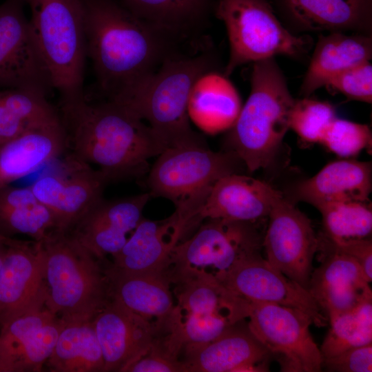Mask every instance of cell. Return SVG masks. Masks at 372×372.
Listing matches in <instances>:
<instances>
[{
	"instance_id": "1",
	"label": "cell",
	"mask_w": 372,
	"mask_h": 372,
	"mask_svg": "<svg viewBox=\"0 0 372 372\" xmlns=\"http://www.w3.org/2000/svg\"><path fill=\"white\" fill-rule=\"evenodd\" d=\"M60 110L70 154L96 166L109 183L141 177L148 160L167 148L142 119L112 101L86 96Z\"/></svg>"
},
{
	"instance_id": "2",
	"label": "cell",
	"mask_w": 372,
	"mask_h": 372,
	"mask_svg": "<svg viewBox=\"0 0 372 372\" xmlns=\"http://www.w3.org/2000/svg\"><path fill=\"white\" fill-rule=\"evenodd\" d=\"M87 56L99 95L110 99L152 74L169 51V37L116 0H84Z\"/></svg>"
},
{
	"instance_id": "3",
	"label": "cell",
	"mask_w": 372,
	"mask_h": 372,
	"mask_svg": "<svg viewBox=\"0 0 372 372\" xmlns=\"http://www.w3.org/2000/svg\"><path fill=\"white\" fill-rule=\"evenodd\" d=\"M215 65L209 52L191 56L171 54L152 74L109 101L147 121L167 148L206 144L190 127L187 105L198 79Z\"/></svg>"
},
{
	"instance_id": "4",
	"label": "cell",
	"mask_w": 372,
	"mask_h": 372,
	"mask_svg": "<svg viewBox=\"0 0 372 372\" xmlns=\"http://www.w3.org/2000/svg\"><path fill=\"white\" fill-rule=\"evenodd\" d=\"M253 63L250 94L225 140V150L234 152L250 173L274 162L296 100L275 58Z\"/></svg>"
},
{
	"instance_id": "5",
	"label": "cell",
	"mask_w": 372,
	"mask_h": 372,
	"mask_svg": "<svg viewBox=\"0 0 372 372\" xmlns=\"http://www.w3.org/2000/svg\"><path fill=\"white\" fill-rule=\"evenodd\" d=\"M39 242L45 306L65 322L92 320L110 297L101 259L67 232L55 230Z\"/></svg>"
},
{
	"instance_id": "6",
	"label": "cell",
	"mask_w": 372,
	"mask_h": 372,
	"mask_svg": "<svg viewBox=\"0 0 372 372\" xmlns=\"http://www.w3.org/2000/svg\"><path fill=\"white\" fill-rule=\"evenodd\" d=\"M30 10L31 30L61 105L86 97L84 0H22Z\"/></svg>"
},
{
	"instance_id": "7",
	"label": "cell",
	"mask_w": 372,
	"mask_h": 372,
	"mask_svg": "<svg viewBox=\"0 0 372 372\" xmlns=\"http://www.w3.org/2000/svg\"><path fill=\"white\" fill-rule=\"evenodd\" d=\"M245 167L233 152H213L206 144L168 147L148 171L146 183L152 197L172 201L176 211L196 226V216L221 178Z\"/></svg>"
},
{
	"instance_id": "8",
	"label": "cell",
	"mask_w": 372,
	"mask_h": 372,
	"mask_svg": "<svg viewBox=\"0 0 372 372\" xmlns=\"http://www.w3.org/2000/svg\"><path fill=\"white\" fill-rule=\"evenodd\" d=\"M213 9L229 39L226 76L242 65L277 55L304 60L313 46L311 37L294 34L282 24L269 0H214Z\"/></svg>"
},
{
	"instance_id": "9",
	"label": "cell",
	"mask_w": 372,
	"mask_h": 372,
	"mask_svg": "<svg viewBox=\"0 0 372 372\" xmlns=\"http://www.w3.org/2000/svg\"><path fill=\"white\" fill-rule=\"evenodd\" d=\"M262 222L207 219L174 249L165 270L170 282L220 279L241 258L260 251Z\"/></svg>"
},
{
	"instance_id": "10",
	"label": "cell",
	"mask_w": 372,
	"mask_h": 372,
	"mask_svg": "<svg viewBox=\"0 0 372 372\" xmlns=\"http://www.w3.org/2000/svg\"><path fill=\"white\" fill-rule=\"evenodd\" d=\"M248 327L287 372L322 371V357L309 330L311 318L293 307L251 302Z\"/></svg>"
},
{
	"instance_id": "11",
	"label": "cell",
	"mask_w": 372,
	"mask_h": 372,
	"mask_svg": "<svg viewBox=\"0 0 372 372\" xmlns=\"http://www.w3.org/2000/svg\"><path fill=\"white\" fill-rule=\"evenodd\" d=\"M267 219L262 240L266 260L308 290L318 248L310 219L282 195L273 205Z\"/></svg>"
},
{
	"instance_id": "12",
	"label": "cell",
	"mask_w": 372,
	"mask_h": 372,
	"mask_svg": "<svg viewBox=\"0 0 372 372\" xmlns=\"http://www.w3.org/2000/svg\"><path fill=\"white\" fill-rule=\"evenodd\" d=\"M22 3L6 0L0 6V87L48 95L54 90L51 76Z\"/></svg>"
},
{
	"instance_id": "13",
	"label": "cell",
	"mask_w": 372,
	"mask_h": 372,
	"mask_svg": "<svg viewBox=\"0 0 372 372\" xmlns=\"http://www.w3.org/2000/svg\"><path fill=\"white\" fill-rule=\"evenodd\" d=\"M65 172L41 176L30 186L36 197L52 214L56 231L67 232L97 203L109 182L96 169L71 154Z\"/></svg>"
},
{
	"instance_id": "14",
	"label": "cell",
	"mask_w": 372,
	"mask_h": 372,
	"mask_svg": "<svg viewBox=\"0 0 372 372\" xmlns=\"http://www.w3.org/2000/svg\"><path fill=\"white\" fill-rule=\"evenodd\" d=\"M220 283L250 302H265L298 309L314 325L327 326V316L309 291L289 279L262 257L260 251L238 260Z\"/></svg>"
},
{
	"instance_id": "15",
	"label": "cell",
	"mask_w": 372,
	"mask_h": 372,
	"mask_svg": "<svg viewBox=\"0 0 372 372\" xmlns=\"http://www.w3.org/2000/svg\"><path fill=\"white\" fill-rule=\"evenodd\" d=\"M46 298L41 242L8 245L0 270V329L12 320L43 308Z\"/></svg>"
},
{
	"instance_id": "16",
	"label": "cell",
	"mask_w": 372,
	"mask_h": 372,
	"mask_svg": "<svg viewBox=\"0 0 372 372\" xmlns=\"http://www.w3.org/2000/svg\"><path fill=\"white\" fill-rule=\"evenodd\" d=\"M149 192L115 200L104 198L68 231L99 259L118 253L143 220Z\"/></svg>"
},
{
	"instance_id": "17",
	"label": "cell",
	"mask_w": 372,
	"mask_h": 372,
	"mask_svg": "<svg viewBox=\"0 0 372 372\" xmlns=\"http://www.w3.org/2000/svg\"><path fill=\"white\" fill-rule=\"evenodd\" d=\"M64 321L46 307L0 329V372H37L50 356Z\"/></svg>"
},
{
	"instance_id": "18",
	"label": "cell",
	"mask_w": 372,
	"mask_h": 372,
	"mask_svg": "<svg viewBox=\"0 0 372 372\" xmlns=\"http://www.w3.org/2000/svg\"><path fill=\"white\" fill-rule=\"evenodd\" d=\"M320 265L313 270L308 291L328 320L372 300L369 282L358 263L318 240Z\"/></svg>"
},
{
	"instance_id": "19",
	"label": "cell",
	"mask_w": 372,
	"mask_h": 372,
	"mask_svg": "<svg viewBox=\"0 0 372 372\" xmlns=\"http://www.w3.org/2000/svg\"><path fill=\"white\" fill-rule=\"evenodd\" d=\"M294 34L351 31L371 35L372 0H269Z\"/></svg>"
},
{
	"instance_id": "20",
	"label": "cell",
	"mask_w": 372,
	"mask_h": 372,
	"mask_svg": "<svg viewBox=\"0 0 372 372\" xmlns=\"http://www.w3.org/2000/svg\"><path fill=\"white\" fill-rule=\"evenodd\" d=\"M92 324L103 356V371L125 372L155 340L154 327L111 296Z\"/></svg>"
},
{
	"instance_id": "21",
	"label": "cell",
	"mask_w": 372,
	"mask_h": 372,
	"mask_svg": "<svg viewBox=\"0 0 372 372\" xmlns=\"http://www.w3.org/2000/svg\"><path fill=\"white\" fill-rule=\"evenodd\" d=\"M189 230L188 221L176 211L162 220L143 218L121 249L112 256L110 266L127 273L165 272L174 247Z\"/></svg>"
},
{
	"instance_id": "22",
	"label": "cell",
	"mask_w": 372,
	"mask_h": 372,
	"mask_svg": "<svg viewBox=\"0 0 372 372\" xmlns=\"http://www.w3.org/2000/svg\"><path fill=\"white\" fill-rule=\"evenodd\" d=\"M282 195L263 181L241 173L231 174L215 184L195 222L196 225L207 219L262 222Z\"/></svg>"
},
{
	"instance_id": "23",
	"label": "cell",
	"mask_w": 372,
	"mask_h": 372,
	"mask_svg": "<svg viewBox=\"0 0 372 372\" xmlns=\"http://www.w3.org/2000/svg\"><path fill=\"white\" fill-rule=\"evenodd\" d=\"M244 320L207 343L185 348L187 372H242L248 366L271 359Z\"/></svg>"
},
{
	"instance_id": "24",
	"label": "cell",
	"mask_w": 372,
	"mask_h": 372,
	"mask_svg": "<svg viewBox=\"0 0 372 372\" xmlns=\"http://www.w3.org/2000/svg\"><path fill=\"white\" fill-rule=\"evenodd\" d=\"M67 148L61 118L0 143V189L59 156Z\"/></svg>"
},
{
	"instance_id": "25",
	"label": "cell",
	"mask_w": 372,
	"mask_h": 372,
	"mask_svg": "<svg viewBox=\"0 0 372 372\" xmlns=\"http://www.w3.org/2000/svg\"><path fill=\"white\" fill-rule=\"evenodd\" d=\"M104 272L111 297L149 322L156 332L160 327L166 330L175 304L165 272L127 273L111 266Z\"/></svg>"
},
{
	"instance_id": "26",
	"label": "cell",
	"mask_w": 372,
	"mask_h": 372,
	"mask_svg": "<svg viewBox=\"0 0 372 372\" xmlns=\"http://www.w3.org/2000/svg\"><path fill=\"white\" fill-rule=\"evenodd\" d=\"M371 192V163L344 159L329 163L300 182L295 189V197L316 208L338 202L369 203Z\"/></svg>"
},
{
	"instance_id": "27",
	"label": "cell",
	"mask_w": 372,
	"mask_h": 372,
	"mask_svg": "<svg viewBox=\"0 0 372 372\" xmlns=\"http://www.w3.org/2000/svg\"><path fill=\"white\" fill-rule=\"evenodd\" d=\"M372 57L371 35L341 32L320 34L300 87L308 97L335 76Z\"/></svg>"
},
{
	"instance_id": "28",
	"label": "cell",
	"mask_w": 372,
	"mask_h": 372,
	"mask_svg": "<svg viewBox=\"0 0 372 372\" xmlns=\"http://www.w3.org/2000/svg\"><path fill=\"white\" fill-rule=\"evenodd\" d=\"M227 77L215 70L207 72L198 79L192 90L188 116L207 133L229 130L240 112V96Z\"/></svg>"
},
{
	"instance_id": "29",
	"label": "cell",
	"mask_w": 372,
	"mask_h": 372,
	"mask_svg": "<svg viewBox=\"0 0 372 372\" xmlns=\"http://www.w3.org/2000/svg\"><path fill=\"white\" fill-rule=\"evenodd\" d=\"M177 303L172 315L193 320L225 316L239 322L247 319L251 302L219 282L197 280L177 283Z\"/></svg>"
},
{
	"instance_id": "30",
	"label": "cell",
	"mask_w": 372,
	"mask_h": 372,
	"mask_svg": "<svg viewBox=\"0 0 372 372\" xmlns=\"http://www.w3.org/2000/svg\"><path fill=\"white\" fill-rule=\"evenodd\" d=\"M46 364L54 372L103 371V356L92 320L64 321Z\"/></svg>"
},
{
	"instance_id": "31",
	"label": "cell",
	"mask_w": 372,
	"mask_h": 372,
	"mask_svg": "<svg viewBox=\"0 0 372 372\" xmlns=\"http://www.w3.org/2000/svg\"><path fill=\"white\" fill-rule=\"evenodd\" d=\"M55 230L52 214L30 186H7L0 189L1 234H25L35 241H42Z\"/></svg>"
},
{
	"instance_id": "32",
	"label": "cell",
	"mask_w": 372,
	"mask_h": 372,
	"mask_svg": "<svg viewBox=\"0 0 372 372\" xmlns=\"http://www.w3.org/2000/svg\"><path fill=\"white\" fill-rule=\"evenodd\" d=\"M214 0H119L134 15L155 29L180 36L205 19Z\"/></svg>"
},
{
	"instance_id": "33",
	"label": "cell",
	"mask_w": 372,
	"mask_h": 372,
	"mask_svg": "<svg viewBox=\"0 0 372 372\" xmlns=\"http://www.w3.org/2000/svg\"><path fill=\"white\" fill-rule=\"evenodd\" d=\"M60 119L59 112L42 92L24 89L0 92V143Z\"/></svg>"
},
{
	"instance_id": "34",
	"label": "cell",
	"mask_w": 372,
	"mask_h": 372,
	"mask_svg": "<svg viewBox=\"0 0 372 372\" xmlns=\"http://www.w3.org/2000/svg\"><path fill=\"white\" fill-rule=\"evenodd\" d=\"M322 218L321 236L329 241L342 243L369 238L372 232L371 203L338 202L316 207Z\"/></svg>"
},
{
	"instance_id": "35",
	"label": "cell",
	"mask_w": 372,
	"mask_h": 372,
	"mask_svg": "<svg viewBox=\"0 0 372 372\" xmlns=\"http://www.w3.org/2000/svg\"><path fill=\"white\" fill-rule=\"evenodd\" d=\"M330 329L320 348L322 359L372 343V300L329 320Z\"/></svg>"
},
{
	"instance_id": "36",
	"label": "cell",
	"mask_w": 372,
	"mask_h": 372,
	"mask_svg": "<svg viewBox=\"0 0 372 372\" xmlns=\"http://www.w3.org/2000/svg\"><path fill=\"white\" fill-rule=\"evenodd\" d=\"M336 117L335 108L330 103L304 97L295 100L290 114L289 129L304 143H320Z\"/></svg>"
},
{
	"instance_id": "37",
	"label": "cell",
	"mask_w": 372,
	"mask_h": 372,
	"mask_svg": "<svg viewBox=\"0 0 372 372\" xmlns=\"http://www.w3.org/2000/svg\"><path fill=\"white\" fill-rule=\"evenodd\" d=\"M371 132L365 124L336 117L327 127L320 143L340 157L349 158L371 147Z\"/></svg>"
},
{
	"instance_id": "38",
	"label": "cell",
	"mask_w": 372,
	"mask_h": 372,
	"mask_svg": "<svg viewBox=\"0 0 372 372\" xmlns=\"http://www.w3.org/2000/svg\"><path fill=\"white\" fill-rule=\"evenodd\" d=\"M326 87L349 99L371 103L372 65L370 61L344 71L332 79Z\"/></svg>"
},
{
	"instance_id": "39",
	"label": "cell",
	"mask_w": 372,
	"mask_h": 372,
	"mask_svg": "<svg viewBox=\"0 0 372 372\" xmlns=\"http://www.w3.org/2000/svg\"><path fill=\"white\" fill-rule=\"evenodd\" d=\"M154 340L150 349L131 364L125 372H187L183 362Z\"/></svg>"
},
{
	"instance_id": "40",
	"label": "cell",
	"mask_w": 372,
	"mask_h": 372,
	"mask_svg": "<svg viewBox=\"0 0 372 372\" xmlns=\"http://www.w3.org/2000/svg\"><path fill=\"white\" fill-rule=\"evenodd\" d=\"M322 369L327 371L371 372L372 343L351 348L334 356L323 358Z\"/></svg>"
},
{
	"instance_id": "41",
	"label": "cell",
	"mask_w": 372,
	"mask_h": 372,
	"mask_svg": "<svg viewBox=\"0 0 372 372\" xmlns=\"http://www.w3.org/2000/svg\"><path fill=\"white\" fill-rule=\"evenodd\" d=\"M318 240L326 244L333 249L349 256L355 260L370 283L372 280V242L371 238L351 240L346 242L335 244L321 235L318 236Z\"/></svg>"
},
{
	"instance_id": "42",
	"label": "cell",
	"mask_w": 372,
	"mask_h": 372,
	"mask_svg": "<svg viewBox=\"0 0 372 372\" xmlns=\"http://www.w3.org/2000/svg\"><path fill=\"white\" fill-rule=\"evenodd\" d=\"M18 240L12 239L10 237L6 236L0 234V243L6 245H12L17 243Z\"/></svg>"
},
{
	"instance_id": "43",
	"label": "cell",
	"mask_w": 372,
	"mask_h": 372,
	"mask_svg": "<svg viewBox=\"0 0 372 372\" xmlns=\"http://www.w3.org/2000/svg\"><path fill=\"white\" fill-rule=\"evenodd\" d=\"M7 246L8 245L0 243V270L4 260Z\"/></svg>"
}]
</instances>
